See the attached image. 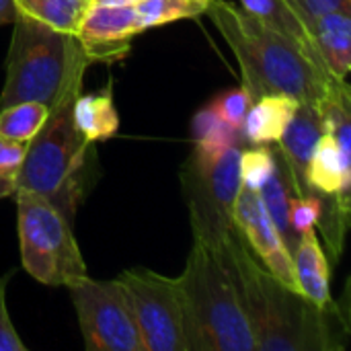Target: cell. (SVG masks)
Instances as JSON below:
<instances>
[{
	"instance_id": "obj_30",
	"label": "cell",
	"mask_w": 351,
	"mask_h": 351,
	"mask_svg": "<svg viewBox=\"0 0 351 351\" xmlns=\"http://www.w3.org/2000/svg\"><path fill=\"white\" fill-rule=\"evenodd\" d=\"M16 14V4L14 0H0V25L12 23Z\"/></svg>"
},
{
	"instance_id": "obj_22",
	"label": "cell",
	"mask_w": 351,
	"mask_h": 351,
	"mask_svg": "<svg viewBox=\"0 0 351 351\" xmlns=\"http://www.w3.org/2000/svg\"><path fill=\"white\" fill-rule=\"evenodd\" d=\"M210 0H140L134 4L142 31L206 14Z\"/></svg>"
},
{
	"instance_id": "obj_15",
	"label": "cell",
	"mask_w": 351,
	"mask_h": 351,
	"mask_svg": "<svg viewBox=\"0 0 351 351\" xmlns=\"http://www.w3.org/2000/svg\"><path fill=\"white\" fill-rule=\"evenodd\" d=\"M241 8L302 47L311 58L321 62L315 33H313V19L302 12V8L294 0H239ZM323 64V62H321Z\"/></svg>"
},
{
	"instance_id": "obj_17",
	"label": "cell",
	"mask_w": 351,
	"mask_h": 351,
	"mask_svg": "<svg viewBox=\"0 0 351 351\" xmlns=\"http://www.w3.org/2000/svg\"><path fill=\"white\" fill-rule=\"evenodd\" d=\"M298 105L300 101L290 95H265L253 101L243 123V136L247 144H276L294 117Z\"/></svg>"
},
{
	"instance_id": "obj_19",
	"label": "cell",
	"mask_w": 351,
	"mask_h": 351,
	"mask_svg": "<svg viewBox=\"0 0 351 351\" xmlns=\"http://www.w3.org/2000/svg\"><path fill=\"white\" fill-rule=\"evenodd\" d=\"M276 156V154H274ZM259 195L282 237V241L286 243L288 251L294 253V249L298 247V241H300V234L294 230L292 222H290V197H292V191H290V185H288V179H286V173H284V167L282 162L278 160L276 156V169L271 173V177L261 185L259 189Z\"/></svg>"
},
{
	"instance_id": "obj_10",
	"label": "cell",
	"mask_w": 351,
	"mask_h": 351,
	"mask_svg": "<svg viewBox=\"0 0 351 351\" xmlns=\"http://www.w3.org/2000/svg\"><path fill=\"white\" fill-rule=\"evenodd\" d=\"M234 222L255 259L284 286H288L294 292H300L294 276L292 253L282 241L257 189L241 187L234 208Z\"/></svg>"
},
{
	"instance_id": "obj_20",
	"label": "cell",
	"mask_w": 351,
	"mask_h": 351,
	"mask_svg": "<svg viewBox=\"0 0 351 351\" xmlns=\"http://www.w3.org/2000/svg\"><path fill=\"white\" fill-rule=\"evenodd\" d=\"M16 10L49 25L56 31L74 33L95 0H14Z\"/></svg>"
},
{
	"instance_id": "obj_18",
	"label": "cell",
	"mask_w": 351,
	"mask_h": 351,
	"mask_svg": "<svg viewBox=\"0 0 351 351\" xmlns=\"http://www.w3.org/2000/svg\"><path fill=\"white\" fill-rule=\"evenodd\" d=\"M74 121L90 144L115 136L119 128V115L113 105L111 90L78 95L74 101Z\"/></svg>"
},
{
	"instance_id": "obj_26",
	"label": "cell",
	"mask_w": 351,
	"mask_h": 351,
	"mask_svg": "<svg viewBox=\"0 0 351 351\" xmlns=\"http://www.w3.org/2000/svg\"><path fill=\"white\" fill-rule=\"evenodd\" d=\"M251 97L249 93L241 86V88H234V90H228L224 93L222 97H218L212 105L214 109L218 111V115L237 132L243 134V123H245V115L251 107Z\"/></svg>"
},
{
	"instance_id": "obj_3",
	"label": "cell",
	"mask_w": 351,
	"mask_h": 351,
	"mask_svg": "<svg viewBox=\"0 0 351 351\" xmlns=\"http://www.w3.org/2000/svg\"><path fill=\"white\" fill-rule=\"evenodd\" d=\"M189 351H255V337L222 255L193 241L177 278Z\"/></svg>"
},
{
	"instance_id": "obj_8",
	"label": "cell",
	"mask_w": 351,
	"mask_h": 351,
	"mask_svg": "<svg viewBox=\"0 0 351 351\" xmlns=\"http://www.w3.org/2000/svg\"><path fill=\"white\" fill-rule=\"evenodd\" d=\"M88 351H146L144 341L117 280L101 282L90 276L68 286Z\"/></svg>"
},
{
	"instance_id": "obj_11",
	"label": "cell",
	"mask_w": 351,
	"mask_h": 351,
	"mask_svg": "<svg viewBox=\"0 0 351 351\" xmlns=\"http://www.w3.org/2000/svg\"><path fill=\"white\" fill-rule=\"evenodd\" d=\"M138 33H142V29L134 4H93L80 21L76 37L93 64L121 60Z\"/></svg>"
},
{
	"instance_id": "obj_28",
	"label": "cell",
	"mask_w": 351,
	"mask_h": 351,
	"mask_svg": "<svg viewBox=\"0 0 351 351\" xmlns=\"http://www.w3.org/2000/svg\"><path fill=\"white\" fill-rule=\"evenodd\" d=\"M0 351H27L16 335L6 308V278L0 280Z\"/></svg>"
},
{
	"instance_id": "obj_14",
	"label": "cell",
	"mask_w": 351,
	"mask_h": 351,
	"mask_svg": "<svg viewBox=\"0 0 351 351\" xmlns=\"http://www.w3.org/2000/svg\"><path fill=\"white\" fill-rule=\"evenodd\" d=\"M315 45L327 72L348 80L351 68V4L323 12L313 23Z\"/></svg>"
},
{
	"instance_id": "obj_7",
	"label": "cell",
	"mask_w": 351,
	"mask_h": 351,
	"mask_svg": "<svg viewBox=\"0 0 351 351\" xmlns=\"http://www.w3.org/2000/svg\"><path fill=\"white\" fill-rule=\"evenodd\" d=\"M243 148L245 146L241 144L230 146L216 158L193 152L181 171L193 241L216 251L239 230L234 222V208L243 187Z\"/></svg>"
},
{
	"instance_id": "obj_16",
	"label": "cell",
	"mask_w": 351,
	"mask_h": 351,
	"mask_svg": "<svg viewBox=\"0 0 351 351\" xmlns=\"http://www.w3.org/2000/svg\"><path fill=\"white\" fill-rule=\"evenodd\" d=\"M292 263L300 294H304L319 306L331 304L333 300L329 292V261L319 243L315 226L306 228L300 234L298 247L292 253Z\"/></svg>"
},
{
	"instance_id": "obj_13",
	"label": "cell",
	"mask_w": 351,
	"mask_h": 351,
	"mask_svg": "<svg viewBox=\"0 0 351 351\" xmlns=\"http://www.w3.org/2000/svg\"><path fill=\"white\" fill-rule=\"evenodd\" d=\"M306 183L317 195H335L343 204H351V132H323L319 138L308 171Z\"/></svg>"
},
{
	"instance_id": "obj_24",
	"label": "cell",
	"mask_w": 351,
	"mask_h": 351,
	"mask_svg": "<svg viewBox=\"0 0 351 351\" xmlns=\"http://www.w3.org/2000/svg\"><path fill=\"white\" fill-rule=\"evenodd\" d=\"M276 169V156L265 146L243 148L241 152V183L249 189H261Z\"/></svg>"
},
{
	"instance_id": "obj_31",
	"label": "cell",
	"mask_w": 351,
	"mask_h": 351,
	"mask_svg": "<svg viewBox=\"0 0 351 351\" xmlns=\"http://www.w3.org/2000/svg\"><path fill=\"white\" fill-rule=\"evenodd\" d=\"M140 0H95V4H113V6H125V4H136Z\"/></svg>"
},
{
	"instance_id": "obj_25",
	"label": "cell",
	"mask_w": 351,
	"mask_h": 351,
	"mask_svg": "<svg viewBox=\"0 0 351 351\" xmlns=\"http://www.w3.org/2000/svg\"><path fill=\"white\" fill-rule=\"evenodd\" d=\"M27 144L29 142H16L0 136V199L16 193Z\"/></svg>"
},
{
	"instance_id": "obj_23",
	"label": "cell",
	"mask_w": 351,
	"mask_h": 351,
	"mask_svg": "<svg viewBox=\"0 0 351 351\" xmlns=\"http://www.w3.org/2000/svg\"><path fill=\"white\" fill-rule=\"evenodd\" d=\"M47 107L35 101H23L0 109V136L16 142H29L47 117Z\"/></svg>"
},
{
	"instance_id": "obj_1",
	"label": "cell",
	"mask_w": 351,
	"mask_h": 351,
	"mask_svg": "<svg viewBox=\"0 0 351 351\" xmlns=\"http://www.w3.org/2000/svg\"><path fill=\"white\" fill-rule=\"evenodd\" d=\"M239 288L255 351H331L346 343L335 333L337 306H319L284 286L251 253L237 230L218 249Z\"/></svg>"
},
{
	"instance_id": "obj_5",
	"label": "cell",
	"mask_w": 351,
	"mask_h": 351,
	"mask_svg": "<svg viewBox=\"0 0 351 351\" xmlns=\"http://www.w3.org/2000/svg\"><path fill=\"white\" fill-rule=\"evenodd\" d=\"M80 90L82 78L49 107L43 125L27 144L16 187L49 199L68 220L84 195L90 152V142L74 121V101Z\"/></svg>"
},
{
	"instance_id": "obj_21",
	"label": "cell",
	"mask_w": 351,
	"mask_h": 351,
	"mask_svg": "<svg viewBox=\"0 0 351 351\" xmlns=\"http://www.w3.org/2000/svg\"><path fill=\"white\" fill-rule=\"evenodd\" d=\"M195 152L208 158L220 156L230 146H247V140L241 132L232 130L214 109V105L202 109L193 119Z\"/></svg>"
},
{
	"instance_id": "obj_12",
	"label": "cell",
	"mask_w": 351,
	"mask_h": 351,
	"mask_svg": "<svg viewBox=\"0 0 351 351\" xmlns=\"http://www.w3.org/2000/svg\"><path fill=\"white\" fill-rule=\"evenodd\" d=\"M323 117L317 107L308 103H300L288 128L280 136L278 144V160L284 167L290 191L294 197L313 195L306 183V171L313 156V150L323 136Z\"/></svg>"
},
{
	"instance_id": "obj_2",
	"label": "cell",
	"mask_w": 351,
	"mask_h": 351,
	"mask_svg": "<svg viewBox=\"0 0 351 351\" xmlns=\"http://www.w3.org/2000/svg\"><path fill=\"white\" fill-rule=\"evenodd\" d=\"M206 14L237 56L243 88L251 101L290 95L319 109L335 86L327 68L302 47L228 0H210Z\"/></svg>"
},
{
	"instance_id": "obj_27",
	"label": "cell",
	"mask_w": 351,
	"mask_h": 351,
	"mask_svg": "<svg viewBox=\"0 0 351 351\" xmlns=\"http://www.w3.org/2000/svg\"><path fill=\"white\" fill-rule=\"evenodd\" d=\"M321 216V197L317 193L306 197H290V222L298 234L313 228Z\"/></svg>"
},
{
	"instance_id": "obj_6",
	"label": "cell",
	"mask_w": 351,
	"mask_h": 351,
	"mask_svg": "<svg viewBox=\"0 0 351 351\" xmlns=\"http://www.w3.org/2000/svg\"><path fill=\"white\" fill-rule=\"evenodd\" d=\"M21 263L45 286H72L88 276L70 220L45 197L16 189Z\"/></svg>"
},
{
	"instance_id": "obj_9",
	"label": "cell",
	"mask_w": 351,
	"mask_h": 351,
	"mask_svg": "<svg viewBox=\"0 0 351 351\" xmlns=\"http://www.w3.org/2000/svg\"><path fill=\"white\" fill-rule=\"evenodd\" d=\"M117 282L134 311L144 350L189 351L177 278L138 267L119 274Z\"/></svg>"
},
{
	"instance_id": "obj_29",
	"label": "cell",
	"mask_w": 351,
	"mask_h": 351,
	"mask_svg": "<svg viewBox=\"0 0 351 351\" xmlns=\"http://www.w3.org/2000/svg\"><path fill=\"white\" fill-rule=\"evenodd\" d=\"M302 12L306 16H311L313 21L323 14V12H329V10H335V8H341V6H348L351 4V0H294Z\"/></svg>"
},
{
	"instance_id": "obj_4",
	"label": "cell",
	"mask_w": 351,
	"mask_h": 351,
	"mask_svg": "<svg viewBox=\"0 0 351 351\" xmlns=\"http://www.w3.org/2000/svg\"><path fill=\"white\" fill-rule=\"evenodd\" d=\"M12 25L0 109L23 101L49 109L74 80L84 78L90 60L74 33L56 31L21 10Z\"/></svg>"
}]
</instances>
